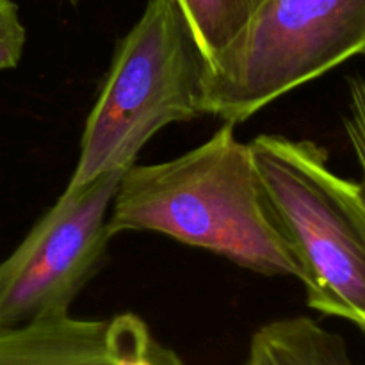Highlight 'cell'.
<instances>
[{"label": "cell", "instance_id": "1", "mask_svg": "<svg viewBox=\"0 0 365 365\" xmlns=\"http://www.w3.org/2000/svg\"><path fill=\"white\" fill-rule=\"evenodd\" d=\"M107 232L110 239L157 232L264 277L298 278L250 143L227 121L203 145L175 159L128 168L114 195Z\"/></svg>", "mask_w": 365, "mask_h": 365}, {"label": "cell", "instance_id": "2", "mask_svg": "<svg viewBox=\"0 0 365 365\" xmlns=\"http://www.w3.org/2000/svg\"><path fill=\"white\" fill-rule=\"evenodd\" d=\"M271 214L298 266L307 305L365 334V196L309 139L260 134L250 143Z\"/></svg>", "mask_w": 365, "mask_h": 365}, {"label": "cell", "instance_id": "3", "mask_svg": "<svg viewBox=\"0 0 365 365\" xmlns=\"http://www.w3.org/2000/svg\"><path fill=\"white\" fill-rule=\"evenodd\" d=\"M203 68L205 59L175 0H148L116 45L66 189L127 171L157 132L203 116Z\"/></svg>", "mask_w": 365, "mask_h": 365}, {"label": "cell", "instance_id": "4", "mask_svg": "<svg viewBox=\"0 0 365 365\" xmlns=\"http://www.w3.org/2000/svg\"><path fill=\"white\" fill-rule=\"evenodd\" d=\"M365 53V0H264L202 78L203 114L242 123Z\"/></svg>", "mask_w": 365, "mask_h": 365}, {"label": "cell", "instance_id": "5", "mask_svg": "<svg viewBox=\"0 0 365 365\" xmlns=\"http://www.w3.org/2000/svg\"><path fill=\"white\" fill-rule=\"evenodd\" d=\"M123 173L64 189L0 262V330L70 314L106 259L107 220Z\"/></svg>", "mask_w": 365, "mask_h": 365}, {"label": "cell", "instance_id": "6", "mask_svg": "<svg viewBox=\"0 0 365 365\" xmlns=\"http://www.w3.org/2000/svg\"><path fill=\"white\" fill-rule=\"evenodd\" d=\"M0 365H187L143 317L110 319L71 314L0 330Z\"/></svg>", "mask_w": 365, "mask_h": 365}, {"label": "cell", "instance_id": "7", "mask_svg": "<svg viewBox=\"0 0 365 365\" xmlns=\"http://www.w3.org/2000/svg\"><path fill=\"white\" fill-rule=\"evenodd\" d=\"M242 365H353L348 344L307 316L264 323L252 334Z\"/></svg>", "mask_w": 365, "mask_h": 365}, {"label": "cell", "instance_id": "8", "mask_svg": "<svg viewBox=\"0 0 365 365\" xmlns=\"http://www.w3.org/2000/svg\"><path fill=\"white\" fill-rule=\"evenodd\" d=\"M205 63L216 59L252 21L264 0H175Z\"/></svg>", "mask_w": 365, "mask_h": 365}, {"label": "cell", "instance_id": "9", "mask_svg": "<svg viewBox=\"0 0 365 365\" xmlns=\"http://www.w3.org/2000/svg\"><path fill=\"white\" fill-rule=\"evenodd\" d=\"M27 31L14 0H0V70H13L24 57Z\"/></svg>", "mask_w": 365, "mask_h": 365}, {"label": "cell", "instance_id": "10", "mask_svg": "<svg viewBox=\"0 0 365 365\" xmlns=\"http://www.w3.org/2000/svg\"><path fill=\"white\" fill-rule=\"evenodd\" d=\"M349 114L344 120V128L348 132L349 143L355 150L356 160L362 170V187L365 196V78L349 77Z\"/></svg>", "mask_w": 365, "mask_h": 365}, {"label": "cell", "instance_id": "11", "mask_svg": "<svg viewBox=\"0 0 365 365\" xmlns=\"http://www.w3.org/2000/svg\"><path fill=\"white\" fill-rule=\"evenodd\" d=\"M70 2H71V4H77V0H70Z\"/></svg>", "mask_w": 365, "mask_h": 365}]
</instances>
